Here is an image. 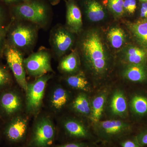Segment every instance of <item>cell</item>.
Segmentation results:
<instances>
[{"label":"cell","instance_id":"30bf717a","mask_svg":"<svg viewBox=\"0 0 147 147\" xmlns=\"http://www.w3.org/2000/svg\"><path fill=\"white\" fill-rule=\"evenodd\" d=\"M55 135V127L49 119L43 118L36 123L32 137L36 147H49L53 144Z\"/></svg>","mask_w":147,"mask_h":147},{"label":"cell","instance_id":"ac0fdd59","mask_svg":"<svg viewBox=\"0 0 147 147\" xmlns=\"http://www.w3.org/2000/svg\"><path fill=\"white\" fill-rule=\"evenodd\" d=\"M124 79L129 82L139 83L147 78V71L144 64H127L122 71Z\"/></svg>","mask_w":147,"mask_h":147},{"label":"cell","instance_id":"52a82bcc","mask_svg":"<svg viewBox=\"0 0 147 147\" xmlns=\"http://www.w3.org/2000/svg\"><path fill=\"white\" fill-rule=\"evenodd\" d=\"M3 55L16 82L26 91L28 83L26 79L23 53L16 48L6 44Z\"/></svg>","mask_w":147,"mask_h":147},{"label":"cell","instance_id":"83f0119b","mask_svg":"<svg viewBox=\"0 0 147 147\" xmlns=\"http://www.w3.org/2000/svg\"><path fill=\"white\" fill-rule=\"evenodd\" d=\"M119 144L121 147H142L139 144L135 136L125 137L120 140Z\"/></svg>","mask_w":147,"mask_h":147},{"label":"cell","instance_id":"cb8c5ba5","mask_svg":"<svg viewBox=\"0 0 147 147\" xmlns=\"http://www.w3.org/2000/svg\"><path fill=\"white\" fill-rule=\"evenodd\" d=\"M129 28L137 41L147 47V22L139 21L129 25Z\"/></svg>","mask_w":147,"mask_h":147},{"label":"cell","instance_id":"44dd1931","mask_svg":"<svg viewBox=\"0 0 147 147\" xmlns=\"http://www.w3.org/2000/svg\"><path fill=\"white\" fill-rule=\"evenodd\" d=\"M80 64L79 53L75 50L61 60L59 69L63 73L73 74L79 70Z\"/></svg>","mask_w":147,"mask_h":147},{"label":"cell","instance_id":"5b68a950","mask_svg":"<svg viewBox=\"0 0 147 147\" xmlns=\"http://www.w3.org/2000/svg\"><path fill=\"white\" fill-rule=\"evenodd\" d=\"M105 115L108 119L126 120L129 115L128 100L123 90L117 88L110 90L105 105Z\"/></svg>","mask_w":147,"mask_h":147},{"label":"cell","instance_id":"d6986e66","mask_svg":"<svg viewBox=\"0 0 147 147\" xmlns=\"http://www.w3.org/2000/svg\"><path fill=\"white\" fill-rule=\"evenodd\" d=\"M84 7L87 18L92 22H99L106 17L105 9L96 0H86Z\"/></svg>","mask_w":147,"mask_h":147},{"label":"cell","instance_id":"2e32d148","mask_svg":"<svg viewBox=\"0 0 147 147\" xmlns=\"http://www.w3.org/2000/svg\"><path fill=\"white\" fill-rule=\"evenodd\" d=\"M0 104L4 112L8 115H11L21 110L22 100L19 95L15 92H7L2 94Z\"/></svg>","mask_w":147,"mask_h":147},{"label":"cell","instance_id":"7c38bea8","mask_svg":"<svg viewBox=\"0 0 147 147\" xmlns=\"http://www.w3.org/2000/svg\"><path fill=\"white\" fill-rule=\"evenodd\" d=\"M63 127L69 137L77 139H92L93 134L90 128L81 121L74 118L65 120Z\"/></svg>","mask_w":147,"mask_h":147},{"label":"cell","instance_id":"4dcf8cb0","mask_svg":"<svg viewBox=\"0 0 147 147\" xmlns=\"http://www.w3.org/2000/svg\"><path fill=\"white\" fill-rule=\"evenodd\" d=\"M123 7L124 11L128 13H134L137 9L136 0H124Z\"/></svg>","mask_w":147,"mask_h":147},{"label":"cell","instance_id":"8fae6325","mask_svg":"<svg viewBox=\"0 0 147 147\" xmlns=\"http://www.w3.org/2000/svg\"><path fill=\"white\" fill-rule=\"evenodd\" d=\"M28 129V121L22 117L13 119L7 126L4 132L6 141L11 144L21 142L26 137Z\"/></svg>","mask_w":147,"mask_h":147},{"label":"cell","instance_id":"74e56055","mask_svg":"<svg viewBox=\"0 0 147 147\" xmlns=\"http://www.w3.org/2000/svg\"><path fill=\"white\" fill-rule=\"evenodd\" d=\"M140 1L142 2H146L147 3V0H139Z\"/></svg>","mask_w":147,"mask_h":147},{"label":"cell","instance_id":"9a60e30c","mask_svg":"<svg viewBox=\"0 0 147 147\" xmlns=\"http://www.w3.org/2000/svg\"><path fill=\"white\" fill-rule=\"evenodd\" d=\"M129 112L134 117L142 118L147 116V94L136 93L128 100Z\"/></svg>","mask_w":147,"mask_h":147},{"label":"cell","instance_id":"603a6c76","mask_svg":"<svg viewBox=\"0 0 147 147\" xmlns=\"http://www.w3.org/2000/svg\"><path fill=\"white\" fill-rule=\"evenodd\" d=\"M70 99L68 92L63 87L58 86L54 89L51 94L50 103L56 110H62L68 103Z\"/></svg>","mask_w":147,"mask_h":147},{"label":"cell","instance_id":"ba28073f","mask_svg":"<svg viewBox=\"0 0 147 147\" xmlns=\"http://www.w3.org/2000/svg\"><path fill=\"white\" fill-rule=\"evenodd\" d=\"M74 34L66 28L55 26L50 33V42L55 56L61 57L70 50L74 44Z\"/></svg>","mask_w":147,"mask_h":147},{"label":"cell","instance_id":"8d00e7d4","mask_svg":"<svg viewBox=\"0 0 147 147\" xmlns=\"http://www.w3.org/2000/svg\"><path fill=\"white\" fill-rule=\"evenodd\" d=\"M21 1L24 2H26L29 1H31V0H21Z\"/></svg>","mask_w":147,"mask_h":147},{"label":"cell","instance_id":"5bb4252c","mask_svg":"<svg viewBox=\"0 0 147 147\" xmlns=\"http://www.w3.org/2000/svg\"><path fill=\"white\" fill-rule=\"evenodd\" d=\"M110 90L108 88H104L98 92L90 98L91 112L90 120L92 123L102 120Z\"/></svg>","mask_w":147,"mask_h":147},{"label":"cell","instance_id":"4fadbf2b","mask_svg":"<svg viewBox=\"0 0 147 147\" xmlns=\"http://www.w3.org/2000/svg\"><path fill=\"white\" fill-rule=\"evenodd\" d=\"M66 28L73 34L81 32L83 27L82 13L74 0H68L66 2Z\"/></svg>","mask_w":147,"mask_h":147},{"label":"cell","instance_id":"836d02e7","mask_svg":"<svg viewBox=\"0 0 147 147\" xmlns=\"http://www.w3.org/2000/svg\"><path fill=\"white\" fill-rule=\"evenodd\" d=\"M140 16L142 18H147V3H142L140 9Z\"/></svg>","mask_w":147,"mask_h":147},{"label":"cell","instance_id":"ffe728a7","mask_svg":"<svg viewBox=\"0 0 147 147\" xmlns=\"http://www.w3.org/2000/svg\"><path fill=\"white\" fill-rule=\"evenodd\" d=\"M71 107L77 114L90 119L91 112L90 98L88 93L82 92L77 95L73 100Z\"/></svg>","mask_w":147,"mask_h":147},{"label":"cell","instance_id":"1f68e13d","mask_svg":"<svg viewBox=\"0 0 147 147\" xmlns=\"http://www.w3.org/2000/svg\"><path fill=\"white\" fill-rule=\"evenodd\" d=\"M57 147H90L88 144L82 142L71 143L65 144L61 145Z\"/></svg>","mask_w":147,"mask_h":147},{"label":"cell","instance_id":"d6a6232c","mask_svg":"<svg viewBox=\"0 0 147 147\" xmlns=\"http://www.w3.org/2000/svg\"><path fill=\"white\" fill-rule=\"evenodd\" d=\"M5 13L2 7L0 5V30L5 27Z\"/></svg>","mask_w":147,"mask_h":147},{"label":"cell","instance_id":"9c48e42d","mask_svg":"<svg viewBox=\"0 0 147 147\" xmlns=\"http://www.w3.org/2000/svg\"><path fill=\"white\" fill-rule=\"evenodd\" d=\"M51 76L47 74L40 76L34 82L28 84L26 90L27 108L32 113H35L39 109L48 81Z\"/></svg>","mask_w":147,"mask_h":147},{"label":"cell","instance_id":"7a4b0ae2","mask_svg":"<svg viewBox=\"0 0 147 147\" xmlns=\"http://www.w3.org/2000/svg\"><path fill=\"white\" fill-rule=\"evenodd\" d=\"M39 28L28 21H15L13 18L7 34L6 44L16 48L23 54L29 52L35 44Z\"/></svg>","mask_w":147,"mask_h":147},{"label":"cell","instance_id":"4316f807","mask_svg":"<svg viewBox=\"0 0 147 147\" xmlns=\"http://www.w3.org/2000/svg\"><path fill=\"white\" fill-rule=\"evenodd\" d=\"M11 76L5 67L0 65V88L5 86L11 82Z\"/></svg>","mask_w":147,"mask_h":147},{"label":"cell","instance_id":"f1b7e54d","mask_svg":"<svg viewBox=\"0 0 147 147\" xmlns=\"http://www.w3.org/2000/svg\"><path fill=\"white\" fill-rule=\"evenodd\" d=\"M10 23L11 21L7 26L0 30V57L4 54L6 45L7 34L10 26Z\"/></svg>","mask_w":147,"mask_h":147},{"label":"cell","instance_id":"e575fe53","mask_svg":"<svg viewBox=\"0 0 147 147\" xmlns=\"http://www.w3.org/2000/svg\"><path fill=\"white\" fill-rule=\"evenodd\" d=\"M2 1L5 3L10 5H15L19 3L21 1V0H1Z\"/></svg>","mask_w":147,"mask_h":147},{"label":"cell","instance_id":"3957f363","mask_svg":"<svg viewBox=\"0 0 147 147\" xmlns=\"http://www.w3.org/2000/svg\"><path fill=\"white\" fill-rule=\"evenodd\" d=\"M13 18L30 22L39 27H44L49 23L50 11L48 6L39 0H31L12 5Z\"/></svg>","mask_w":147,"mask_h":147},{"label":"cell","instance_id":"d4e9b609","mask_svg":"<svg viewBox=\"0 0 147 147\" xmlns=\"http://www.w3.org/2000/svg\"><path fill=\"white\" fill-rule=\"evenodd\" d=\"M107 37L110 45L115 49L121 48L126 41L125 32L119 27L111 28L107 34Z\"/></svg>","mask_w":147,"mask_h":147},{"label":"cell","instance_id":"d590c367","mask_svg":"<svg viewBox=\"0 0 147 147\" xmlns=\"http://www.w3.org/2000/svg\"><path fill=\"white\" fill-rule=\"evenodd\" d=\"M65 1V0H64ZM50 2L52 3L53 4H56L57 3L59 2V0H50Z\"/></svg>","mask_w":147,"mask_h":147},{"label":"cell","instance_id":"e0dca14e","mask_svg":"<svg viewBox=\"0 0 147 147\" xmlns=\"http://www.w3.org/2000/svg\"><path fill=\"white\" fill-rule=\"evenodd\" d=\"M121 55L122 60L126 64H144L147 53L144 49L129 45L123 49Z\"/></svg>","mask_w":147,"mask_h":147},{"label":"cell","instance_id":"7402d4cb","mask_svg":"<svg viewBox=\"0 0 147 147\" xmlns=\"http://www.w3.org/2000/svg\"><path fill=\"white\" fill-rule=\"evenodd\" d=\"M66 82L69 87L84 92H92V87L83 72L73 74L66 78Z\"/></svg>","mask_w":147,"mask_h":147},{"label":"cell","instance_id":"8992f818","mask_svg":"<svg viewBox=\"0 0 147 147\" xmlns=\"http://www.w3.org/2000/svg\"><path fill=\"white\" fill-rule=\"evenodd\" d=\"M51 55L48 50L41 49L24 59L25 70L31 76L40 77L53 72L51 65Z\"/></svg>","mask_w":147,"mask_h":147},{"label":"cell","instance_id":"f546056e","mask_svg":"<svg viewBox=\"0 0 147 147\" xmlns=\"http://www.w3.org/2000/svg\"><path fill=\"white\" fill-rule=\"evenodd\" d=\"M137 142L142 147L147 146V127L143 129L135 136Z\"/></svg>","mask_w":147,"mask_h":147},{"label":"cell","instance_id":"6da1fadb","mask_svg":"<svg viewBox=\"0 0 147 147\" xmlns=\"http://www.w3.org/2000/svg\"><path fill=\"white\" fill-rule=\"evenodd\" d=\"M79 48L84 65L94 82L99 84L105 80L112 64L100 33L96 30L86 32L80 40Z\"/></svg>","mask_w":147,"mask_h":147},{"label":"cell","instance_id":"277c9868","mask_svg":"<svg viewBox=\"0 0 147 147\" xmlns=\"http://www.w3.org/2000/svg\"><path fill=\"white\" fill-rule=\"evenodd\" d=\"M92 130L98 138L107 142L120 141L129 135L132 126L126 120L107 119L92 123Z\"/></svg>","mask_w":147,"mask_h":147},{"label":"cell","instance_id":"484cf974","mask_svg":"<svg viewBox=\"0 0 147 147\" xmlns=\"http://www.w3.org/2000/svg\"><path fill=\"white\" fill-rule=\"evenodd\" d=\"M124 0H108L107 5L109 9L117 16H122L124 13Z\"/></svg>","mask_w":147,"mask_h":147},{"label":"cell","instance_id":"f35d334b","mask_svg":"<svg viewBox=\"0 0 147 147\" xmlns=\"http://www.w3.org/2000/svg\"><path fill=\"white\" fill-rule=\"evenodd\" d=\"M144 21H146V22H147V18H145V19L144 20Z\"/></svg>","mask_w":147,"mask_h":147}]
</instances>
